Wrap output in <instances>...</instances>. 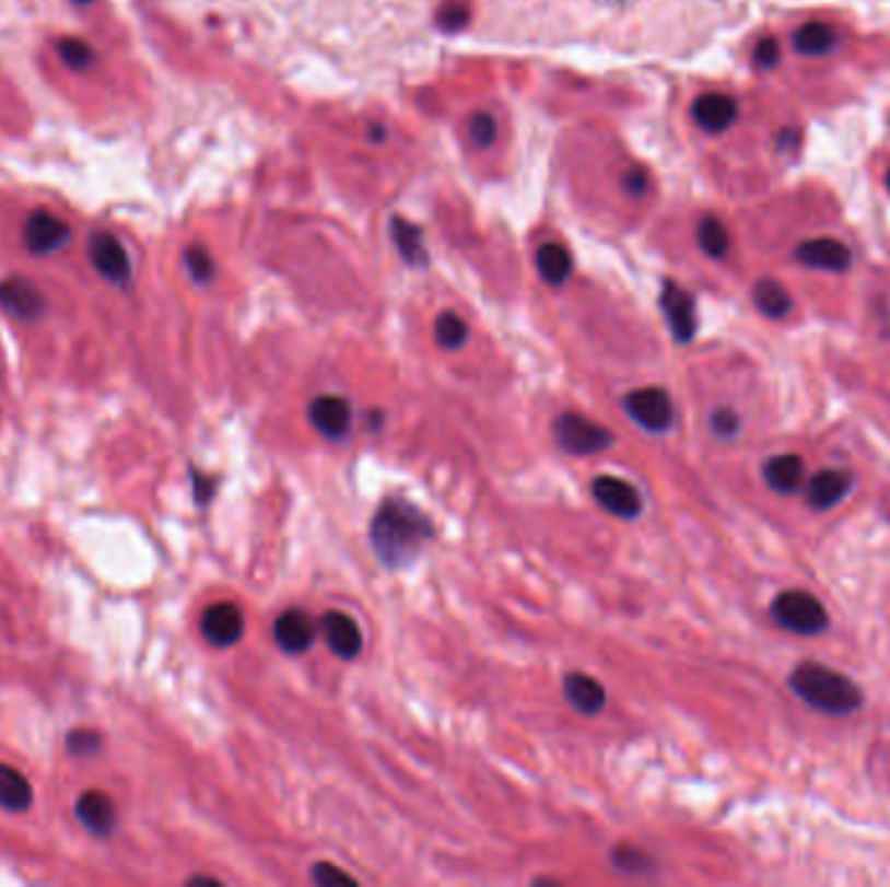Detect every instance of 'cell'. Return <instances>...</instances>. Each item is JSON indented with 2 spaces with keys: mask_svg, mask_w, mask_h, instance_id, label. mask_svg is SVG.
Returning <instances> with one entry per match:
<instances>
[{
  "mask_svg": "<svg viewBox=\"0 0 890 887\" xmlns=\"http://www.w3.org/2000/svg\"><path fill=\"white\" fill-rule=\"evenodd\" d=\"M698 243H701V250L711 258H724L729 250V235L727 226L718 222L716 217L701 219L698 224Z\"/></svg>",
  "mask_w": 890,
  "mask_h": 887,
  "instance_id": "obj_25",
  "label": "cell"
},
{
  "mask_svg": "<svg viewBox=\"0 0 890 887\" xmlns=\"http://www.w3.org/2000/svg\"><path fill=\"white\" fill-rule=\"evenodd\" d=\"M854 477L846 469H820L815 477L807 481V505L812 511H828V507L839 505L841 500L852 492Z\"/></svg>",
  "mask_w": 890,
  "mask_h": 887,
  "instance_id": "obj_15",
  "label": "cell"
},
{
  "mask_svg": "<svg viewBox=\"0 0 890 887\" xmlns=\"http://www.w3.org/2000/svg\"><path fill=\"white\" fill-rule=\"evenodd\" d=\"M709 424H711V432H714L716 437H722V440H731V437H737L739 435V417L735 415V411L731 409H716L714 415H711V419H709Z\"/></svg>",
  "mask_w": 890,
  "mask_h": 887,
  "instance_id": "obj_33",
  "label": "cell"
},
{
  "mask_svg": "<svg viewBox=\"0 0 890 887\" xmlns=\"http://www.w3.org/2000/svg\"><path fill=\"white\" fill-rule=\"evenodd\" d=\"M307 417H311L315 432H320L328 440L347 437L349 430H352V404L344 396L326 394L313 398Z\"/></svg>",
  "mask_w": 890,
  "mask_h": 887,
  "instance_id": "obj_10",
  "label": "cell"
},
{
  "mask_svg": "<svg viewBox=\"0 0 890 887\" xmlns=\"http://www.w3.org/2000/svg\"><path fill=\"white\" fill-rule=\"evenodd\" d=\"M201 635L203 641L214 649H232L243 641L245 632V617L243 609L232 602H216L203 609L201 615Z\"/></svg>",
  "mask_w": 890,
  "mask_h": 887,
  "instance_id": "obj_6",
  "label": "cell"
},
{
  "mask_svg": "<svg viewBox=\"0 0 890 887\" xmlns=\"http://www.w3.org/2000/svg\"><path fill=\"white\" fill-rule=\"evenodd\" d=\"M430 539H433L430 518L403 498L383 500L370 524V545L383 565L391 570L412 565Z\"/></svg>",
  "mask_w": 890,
  "mask_h": 887,
  "instance_id": "obj_1",
  "label": "cell"
},
{
  "mask_svg": "<svg viewBox=\"0 0 890 887\" xmlns=\"http://www.w3.org/2000/svg\"><path fill=\"white\" fill-rule=\"evenodd\" d=\"M313 883L324 885V887H331V885H358V879L352 875H347L344 870H339V866L328 864V862H320L313 866Z\"/></svg>",
  "mask_w": 890,
  "mask_h": 887,
  "instance_id": "obj_34",
  "label": "cell"
},
{
  "mask_svg": "<svg viewBox=\"0 0 890 887\" xmlns=\"http://www.w3.org/2000/svg\"><path fill=\"white\" fill-rule=\"evenodd\" d=\"M622 407H625V415L639 428L654 432V435H661V432H667L675 424L672 398H669L667 390L656 388V385H646V388L628 394L622 398Z\"/></svg>",
  "mask_w": 890,
  "mask_h": 887,
  "instance_id": "obj_5",
  "label": "cell"
},
{
  "mask_svg": "<svg viewBox=\"0 0 890 887\" xmlns=\"http://www.w3.org/2000/svg\"><path fill=\"white\" fill-rule=\"evenodd\" d=\"M34 802L32 783L22 770L0 762V809L5 813H26Z\"/></svg>",
  "mask_w": 890,
  "mask_h": 887,
  "instance_id": "obj_21",
  "label": "cell"
},
{
  "mask_svg": "<svg viewBox=\"0 0 890 887\" xmlns=\"http://www.w3.org/2000/svg\"><path fill=\"white\" fill-rule=\"evenodd\" d=\"M886 185H888V190H890V170H888V175H886Z\"/></svg>",
  "mask_w": 890,
  "mask_h": 887,
  "instance_id": "obj_41",
  "label": "cell"
},
{
  "mask_svg": "<svg viewBox=\"0 0 890 887\" xmlns=\"http://www.w3.org/2000/svg\"><path fill=\"white\" fill-rule=\"evenodd\" d=\"M318 632L331 653H337L344 662H352V658L360 656L362 630L344 611H326L318 622Z\"/></svg>",
  "mask_w": 890,
  "mask_h": 887,
  "instance_id": "obj_13",
  "label": "cell"
},
{
  "mask_svg": "<svg viewBox=\"0 0 890 887\" xmlns=\"http://www.w3.org/2000/svg\"><path fill=\"white\" fill-rule=\"evenodd\" d=\"M71 240V226L47 209H34L24 224V245L34 256H50Z\"/></svg>",
  "mask_w": 890,
  "mask_h": 887,
  "instance_id": "obj_9",
  "label": "cell"
},
{
  "mask_svg": "<svg viewBox=\"0 0 890 887\" xmlns=\"http://www.w3.org/2000/svg\"><path fill=\"white\" fill-rule=\"evenodd\" d=\"M752 300H756L760 313L769 315V318H776V320L784 318V315H789V311H792L789 292H786V289L773 279L758 281L756 289H752Z\"/></svg>",
  "mask_w": 890,
  "mask_h": 887,
  "instance_id": "obj_24",
  "label": "cell"
},
{
  "mask_svg": "<svg viewBox=\"0 0 890 887\" xmlns=\"http://www.w3.org/2000/svg\"><path fill=\"white\" fill-rule=\"evenodd\" d=\"M756 58H758V63L763 66V68H771V66L778 60V47H776V43H760Z\"/></svg>",
  "mask_w": 890,
  "mask_h": 887,
  "instance_id": "obj_36",
  "label": "cell"
},
{
  "mask_svg": "<svg viewBox=\"0 0 890 887\" xmlns=\"http://www.w3.org/2000/svg\"><path fill=\"white\" fill-rule=\"evenodd\" d=\"M469 136H471V141L477 143V147H482V149L492 147V141H495V136H497L495 120H492L488 113L471 115V120H469Z\"/></svg>",
  "mask_w": 890,
  "mask_h": 887,
  "instance_id": "obj_32",
  "label": "cell"
},
{
  "mask_svg": "<svg viewBox=\"0 0 890 887\" xmlns=\"http://www.w3.org/2000/svg\"><path fill=\"white\" fill-rule=\"evenodd\" d=\"M89 258H92L99 277H105L109 284L122 287L131 281V258H128L120 240L109 232H94L89 240Z\"/></svg>",
  "mask_w": 890,
  "mask_h": 887,
  "instance_id": "obj_8",
  "label": "cell"
},
{
  "mask_svg": "<svg viewBox=\"0 0 890 887\" xmlns=\"http://www.w3.org/2000/svg\"><path fill=\"white\" fill-rule=\"evenodd\" d=\"M66 747L77 758H94L102 749V734L94 728H73L66 737Z\"/></svg>",
  "mask_w": 890,
  "mask_h": 887,
  "instance_id": "obj_29",
  "label": "cell"
},
{
  "mask_svg": "<svg viewBox=\"0 0 890 887\" xmlns=\"http://www.w3.org/2000/svg\"><path fill=\"white\" fill-rule=\"evenodd\" d=\"M552 437L558 448L567 456H594V453L607 451L614 443L612 432L584 415H576V411H565V415L554 419Z\"/></svg>",
  "mask_w": 890,
  "mask_h": 887,
  "instance_id": "obj_4",
  "label": "cell"
},
{
  "mask_svg": "<svg viewBox=\"0 0 890 887\" xmlns=\"http://www.w3.org/2000/svg\"><path fill=\"white\" fill-rule=\"evenodd\" d=\"M693 118L709 133H722L737 120V102L722 92L703 94L695 100Z\"/></svg>",
  "mask_w": 890,
  "mask_h": 887,
  "instance_id": "obj_19",
  "label": "cell"
},
{
  "mask_svg": "<svg viewBox=\"0 0 890 887\" xmlns=\"http://www.w3.org/2000/svg\"><path fill=\"white\" fill-rule=\"evenodd\" d=\"M201 883H203V885H216V887L222 885V883H219V879H214V877H190V879H188V885H201Z\"/></svg>",
  "mask_w": 890,
  "mask_h": 887,
  "instance_id": "obj_39",
  "label": "cell"
},
{
  "mask_svg": "<svg viewBox=\"0 0 890 887\" xmlns=\"http://www.w3.org/2000/svg\"><path fill=\"white\" fill-rule=\"evenodd\" d=\"M537 268H539V273H542V279L547 281V284L560 287L567 277H571L573 258H571V253H567L563 245L547 243V245L539 247V253H537Z\"/></svg>",
  "mask_w": 890,
  "mask_h": 887,
  "instance_id": "obj_22",
  "label": "cell"
},
{
  "mask_svg": "<svg viewBox=\"0 0 890 887\" xmlns=\"http://www.w3.org/2000/svg\"><path fill=\"white\" fill-rule=\"evenodd\" d=\"M185 268H188V273L198 281V284H207V281L214 277V260H211V256L201 245H194L185 250Z\"/></svg>",
  "mask_w": 890,
  "mask_h": 887,
  "instance_id": "obj_30",
  "label": "cell"
},
{
  "mask_svg": "<svg viewBox=\"0 0 890 887\" xmlns=\"http://www.w3.org/2000/svg\"><path fill=\"white\" fill-rule=\"evenodd\" d=\"M469 328L456 313H441L435 320V341L443 349H461L467 341Z\"/></svg>",
  "mask_w": 890,
  "mask_h": 887,
  "instance_id": "obj_26",
  "label": "cell"
},
{
  "mask_svg": "<svg viewBox=\"0 0 890 887\" xmlns=\"http://www.w3.org/2000/svg\"><path fill=\"white\" fill-rule=\"evenodd\" d=\"M592 494L597 500L601 511H607L614 518H625L633 521L643 513V498L641 492L635 490L633 485L620 477H609V474H601L592 481Z\"/></svg>",
  "mask_w": 890,
  "mask_h": 887,
  "instance_id": "obj_7",
  "label": "cell"
},
{
  "mask_svg": "<svg viewBox=\"0 0 890 887\" xmlns=\"http://www.w3.org/2000/svg\"><path fill=\"white\" fill-rule=\"evenodd\" d=\"M771 617L778 628L803 638L820 635V632H825L828 625H831L823 602L815 599L812 594L799 588L782 591L771 604Z\"/></svg>",
  "mask_w": 890,
  "mask_h": 887,
  "instance_id": "obj_3",
  "label": "cell"
},
{
  "mask_svg": "<svg viewBox=\"0 0 890 887\" xmlns=\"http://www.w3.org/2000/svg\"><path fill=\"white\" fill-rule=\"evenodd\" d=\"M467 16H469L467 9H461V5H458V9H448V11L443 13V22L448 24V26H458V24L467 22ZM445 24H443V26H445Z\"/></svg>",
  "mask_w": 890,
  "mask_h": 887,
  "instance_id": "obj_38",
  "label": "cell"
},
{
  "mask_svg": "<svg viewBox=\"0 0 890 887\" xmlns=\"http://www.w3.org/2000/svg\"><path fill=\"white\" fill-rule=\"evenodd\" d=\"M805 479V460L794 453L773 456L763 464V481L776 494H792L799 490Z\"/></svg>",
  "mask_w": 890,
  "mask_h": 887,
  "instance_id": "obj_20",
  "label": "cell"
},
{
  "mask_svg": "<svg viewBox=\"0 0 890 887\" xmlns=\"http://www.w3.org/2000/svg\"><path fill=\"white\" fill-rule=\"evenodd\" d=\"M789 687L805 705L828 716H852L865 705V692L854 679L818 662L799 664L789 674Z\"/></svg>",
  "mask_w": 890,
  "mask_h": 887,
  "instance_id": "obj_2",
  "label": "cell"
},
{
  "mask_svg": "<svg viewBox=\"0 0 890 887\" xmlns=\"http://www.w3.org/2000/svg\"><path fill=\"white\" fill-rule=\"evenodd\" d=\"M71 3H77V5H89V3H92V0H71Z\"/></svg>",
  "mask_w": 890,
  "mask_h": 887,
  "instance_id": "obj_40",
  "label": "cell"
},
{
  "mask_svg": "<svg viewBox=\"0 0 890 887\" xmlns=\"http://www.w3.org/2000/svg\"><path fill=\"white\" fill-rule=\"evenodd\" d=\"M73 809H77L79 822L94 836H109L118 825V807L109 800V794L99 792V789H89L81 794Z\"/></svg>",
  "mask_w": 890,
  "mask_h": 887,
  "instance_id": "obj_16",
  "label": "cell"
},
{
  "mask_svg": "<svg viewBox=\"0 0 890 887\" xmlns=\"http://www.w3.org/2000/svg\"><path fill=\"white\" fill-rule=\"evenodd\" d=\"M622 183H625V190L633 192V196H643V192H646V188H648V177H646V172H643V170H630Z\"/></svg>",
  "mask_w": 890,
  "mask_h": 887,
  "instance_id": "obj_35",
  "label": "cell"
},
{
  "mask_svg": "<svg viewBox=\"0 0 890 887\" xmlns=\"http://www.w3.org/2000/svg\"><path fill=\"white\" fill-rule=\"evenodd\" d=\"M565 700L584 716H597L607 705V690L599 679L588 677L584 672H571L563 682Z\"/></svg>",
  "mask_w": 890,
  "mask_h": 887,
  "instance_id": "obj_18",
  "label": "cell"
},
{
  "mask_svg": "<svg viewBox=\"0 0 890 887\" xmlns=\"http://www.w3.org/2000/svg\"><path fill=\"white\" fill-rule=\"evenodd\" d=\"M394 237H396V243H399L401 256L407 258L409 264L420 266V264H424V260H428V256H424V247H422V237H420V232H417V226L407 224V222L401 224L399 219H396V222H394Z\"/></svg>",
  "mask_w": 890,
  "mask_h": 887,
  "instance_id": "obj_27",
  "label": "cell"
},
{
  "mask_svg": "<svg viewBox=\"0 0 890 887\" xmlns=\"http://www.w3.org/2000/svg\"><path fill=\"white\" fill-rule=\"evenodd\" d=\"M58 55L63 58V63L73 71H86V68L94 66L97 55H94L92 47H89L84 39L77 37H63L58 43Z\"/></svg>",
  "mask_w": 890,
  "mask_h": 887,
  "instance_id": "obj_28",
  "label": "cell"
},
{
  "mask_svg": "<svg viewBox=\"0 0 890 887\" xmlns=\"http://www.w3.org/2000/svg\"><path fill=\"white\" fill-rule=\"evenodd\" d=\"M194 481H196V500L198 503H207V500L211 498V490H214V479H207L198 471H194Z\"/></svg>",
  "mask_w": 890,
  "mask_h": 887,
  "instance_id": "obj_37",
  "label": "cell"
},
{
  "mask_svg": "<svg viewBox=\"0 0 890 887\" xmlns=\"http://www.w3.org/2000/svg\"><path fill=\"white\" fill-rule=\"evenodd\" d=\"M836 43L839 37L833 32V26L823 22H810L794 32V47L803 55H828L836 47Z\"/></svg>",
  "mask_w": 890,
  "mask_h": 887,
  "instance_id": "obj_23",
  "label": "cell"
},
{
  "mask_svg": "<svg viewBox=\"0 0 890 887\" xmlns=\"http://www.w3.org/2000/svg\"><path fill=\"white\" fill-rule=\"evenodd\" d=\"M0 307L19 320H37L45 313V294L24 277L0 281Z\"/></svg>",
  "mask_w": 890,
  "mask_h": 887,
  "instance_id": "obj_12",
  "label": "cell"
},
{
  "mask_svg": "<svg viewBox=\"0 0 890 887\" xmlns=\"http://www.w3.org/2000/svg\"><path fill=\"white\" fill-rule=\"evenodd\" d=\"M794 258L799 264L812 266V268H823V271H846L852 266V250L844 243L833 237H818V240H807L794 250Z\"/></svg>",
  "mask_w": 890,
  "mask_h": 887,
  "instance_id": "obj_17",
  "label": "cell"
},
{
  "mask_svg": "<svg viewBox=\"0 0 890 887\" xmlns=\"http://www.w3.org/2000/svg\"><path fill=\"white\" fill-rule=\"evenodd\" d=\"M661 311H664V318H667V323H669V331H672V336L677 341H680V343L693 341L695 328H698L695 302L688 292H684L682 287L672 284V281H669V284H664Z\"/></svg>",
  "mask_w": 890,
  "mask_h": 887,
  "instance_id": "obj_14",
  "label": "cell"
},
{
  "mask_svg": "<svg viewBox=\"0 0 890 887\" xmlns=\"http://www.w3.org/2000/svg\"><path fill=\"white\" fill-rule=\"evenodd\" d=\"M612 862L625 875H641V872L652 870V859H648L639 849H618L612 854Z\"/></svg>",
  "mask_w": 890,
  "mask_h": 887,
  "instance_id": "obj_31",
  "label": "cell"
},
{
  "mask_svg": "<svg viewBox=\"0 0 890 887\" xmlns=\"http://www.w3.org/2000/svg\"><path fill=\"white\" fill-rule=\"evenodd\" d=\"M318 635V625L305 609H286L273 622V641L284 653L311 651Z\"/></svg>",
  "mask_w": 890,
  "mask_h": 887,
  "instance_id": "obj_11",
  "label": "cell"
}]
</instances>
